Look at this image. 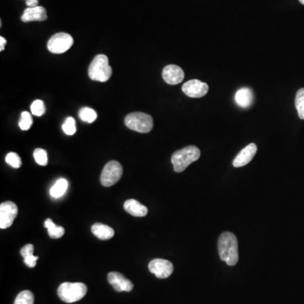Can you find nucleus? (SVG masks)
I'll return each instance as SVG.
<instances>
[{"label": "nucleus", "instance_id": "nucleus-28", "mask_svg": "<svg viewBox=\"0 0 304 304\" xmlns=\"http://www.w3.org/2000/svg\"><path fill=\"white\" fill-rule=\"evenodd\" d=\"M34 246L31 243L26 244V246H24L21 250V255L22 256L23 258H26L28 256H34Z\"/></svg>", "mask_w": 304, "mask_h": 304}, {"label": "nucleus", "instance_id": "nucleus-9", "mask_svg": "<svg viewBox=\"0 0 304 304\" xmlns=\"http://www.w3.org/2000/svg\"><path fill=\"white\" fill-rule=\"evenodd\" d=\"M149 270L158 278L166 279L173 274V265L170 261L163 259H155L149 263Z\"/></svg>", "mask_w": 304, "mask_h": 304}, {"label": "nucleus", "instance_id": "nucleus-17", "mask_svg": "<svg viewBox=\"0 0 304 304\" xmlns=\"http://www.w3.org/2000/svg\"><path fill=\"white\" fill-rule=\"evenodd\" d=\"M91 232L95 237L100 240L111 239L114 236V230L103 223H95L91 227Z\"/></svg>", "mask_w": 304, "mask_h": 304}, {"label": "nucleus", "instance_id": "nucleus-31", "mask_svg": "<svg viewBox=\"0 0 304 304\" xmlns=\"http://www.w3.org/2000/svg\"><path fill=\"white\" fill-rule=\"evenodd\" d=\"M299 2L304 6V0H299Z\"/></svg>", "mask_w": 304, "mask_h": 304}, {"label": "nucleus", "instance_id": "nucleus-30", "mask_svg": "<svg viewBox=\"0 0 304 304\" xmlns=\"http://www.w3.org/2000/svg\"><path fill=\"white\" fill-rule=\"evenodd\" d=\"M6 39L3 36H1L0 37V51L2 52L5 50V46H6Z\"/></svg>", "mask_w": 304, "mask_h": 304}, {"label": "nucleus", "instance_id": "nucleus-10", "mask_svg": "<svg viewBox=\"0 0 304 304\" xmlns=\"http://www.w3.org/2000/svg\"><path fill=\"white\" fill-rule=\"evenodd\" d=\"M182 90L189 97L199 98L207 95L209 90V85L200 80H191L182 86Z\"/></svg>", "mask_w": 304, "mask_h": 304}, {"label": "nucleus", "instance_id": "nucleus-8", "mask_svg": "<svg viewBox=\"0 0 304 304\" xmlns=\"http://www.w3.org/2000/svg\"><path fill=\"white\" fill-rule=\"evenodd\" d=\"M18 215V208L12 201H6L0 205V228L11 227Z\"/></svg>", "mask_w": 304, "mask_h": 304}, {"label": "nucleus", "instance_id": "nucleus-23", "mask_svg": "<svg viewBox=\"0 0 304 304\" xmlns=\"http://www.w3.org/2000/svg\"><path fill=\"white\" fill-rule=\"evenodd\" d=\"M33 120L31 114L28 112H23L21 114V119L19 121V126L22 130H28L32 125Z\"/></svg>", "mask_w": 304, "mask_h": 304}, {"label": "nucleus", "instance_id": "nucleus-6", "mask_svg": "<svg viewBox=\"0 0 304 304\" xmlns=\"http://www.w3.org/2000/svg\"><path fill=\"white\" fill-rule=\"evenodd\" d=\"M123 175V167L119 162L111 161L107 163L100 174V183L104 187H111L118 183Z\"/></svg>", "mask_w": 304, "mask_h": 304}, {"label": "nucleus", "instance_id": "nucleus-29", "mask_svg": "<svg viewBox=\"0 0 304 304\" xmlns=\"http://www.w3.org/2000/svg\"><path fill=\"white\" fill-rule=\"evenodd\" d=\"M26 6H28V8H33L38 6V0H28L26 1Z\"/></svg>", "mask_w": 304, "mask_h": 304}, {"label": "nucleus", "instance_id": "nucleus-19", "mask_svg": "<svg viewBox=\"0 0 304 304\" xmlns=\"http://www.w3.org/2000/svg\"><path fill=\"white\" fill-rule=\"evenodd\" d=\"M44 227H46L48 232L49 237L52 238H60L65 233V228L60 226H56L52 219H46L44 222Z\"/></svg>", "mask_w": 304, "mask_h": 304}, {"label": "nucleus", "instance_id": "nucleus-16", "mask_svg": "<svg viewBox=\"0 0 304 304\" xmlns=\"http://www.w3.org/2000/svg\"><path fill=\"white\" fill-rule=\"evenodd\" d=\"M235 102L242 109H247L254 102V94L249 88H241L235 95Z\"/></svg>", "mask_w": 304, "mask_h": 304}, {"label": "nucleus", "instance_id": "nucleus-5", "mask_svg": "<svg viewBox=\"0 0 304 304\" xmlns=\"http://www.w3.org/2000/svg\"><path fill=\"white\" fill-rule=\"evenodd\" d=\"M124 123L129 129L139 133H149L153 129V119L149 114L144 113H132L124 119Z\"/></svg>", "mask_w": 304, "mask_h": 304}, {"label": "nucleus", "instance_id": "nucleus-18", "mask_svg": "<svg viewBox=\"0 0 304 304\" xmlns=\"http://www.w3.org/2000/svg\"><path fill=\"white\" fill-rule=\"evenodd\" d=\"M68 187V181L65 178H60L50 189V195L52 196L53 198H60L66 193Z\"/></svg>", "mask_w": 304, "mask_h": 304}, {"label": "nucleus", "instance_id": "nucleus-32", "mask_svg": "<svg viewBox=\"0 0 304 304\" xmlns=\"http://www.w3.org/2000/svg\"><path fill=\"white\" fill-rule=\"evenodd\" d=\"M26 1H28V0H26Z\"/></svg>", "mask_w": 304, "mask_h": 304}, {"label": "nucleus", "instance_id": "nucleus-20", "mask_svg": "<svg viewBox=\"0 0 304 304\" xmlns=\"http://www.w3.org/2000/svg\"><path fill=\"white\" fill-rule=\"evenodd\" d=\"M79 117L82 121L91 124L93 122L95 121V119H97V114L94 109H90V108H83L80 110Z\"/></svg>", "mask_w": 304, "mask_h": 304}, {"label": "nucleus", "instance_id": "nucleus-3", "mask_svg": "<svg viewBox=\"0 0 304 304\" xmlns=\"http://www.w3.org/2000/svg\"><path fill=\"white\" fill-rule=\"evenodd\" d=\"M113 70L106 55H99L94 58L88 70L89 77L95 81L106 82L111 78Z\"/></svg>", "mask_w": 304, "mask_h": 304}, {"label": "nucleus", "instance_id": "nucleus-24", "mask_svg": "<svg viewBox=\"0 0 304 304\" xmlns=\"http://www.w3.org/2000/svg\"><path fill=\"white\" fill-rule=\"evenodd\" d=\"M33 157L35 158L36 163L39 164L40 166H46L47 163H48V159H47V154L45 149H41V148H37L35 149V151L33 153Z\"/></svg>", "mask_w": 304, "mask_h": 304}, {"label": "nucleus", "instance_id": "nucleus-27", "mask_svg": "<svg viewBox=\"0 0 304 304\" xmlns=\"http://www.w3.org/2000/svg\"><path fill=\"white\" fill-rule=\"evenodd\" d=\"M63 130L67 135H74L76 132L75 119H73L71 117L67 118L65 124H63Z\"/></svg>", "mask_w": 304, "mask_h": 304}, {"label": "nucleus", "instance_id": "nucleus-22", "mask_svg": "<svg viewBox=\"0 0 304 304\" xmlns=\"http://www.w3.org/2000/svg\"><path fill=\"white\" fill-rule=\"evenodd\" d=\"M14 304H34V295L31 291L26 290L21 291L16 296V301Z\"/></svg>", "mask_w": 304, "mask_h": 304}, {"label": "nucleus", "instance_id": "nucleus-1", "mask_svg": "<svg viewBox=\"0 0 304 304\" xmlns=\"http://www.w3.org/2000/svg\"><path fill=\"white\" fill-rule=\"evenodd\" d=\"M220 258L230 266H236L238 262V242L233 233L223 232L218 240Z\"/></svg>", "mask_w": 304, "mask_h": 304}, {"label": "nucleus", "instance_id": "nucleus-11", "mask_svg": "<svg viewBox=\"0 0 304 304\" xmlns=\"http://www.w3.org/2000/svg\"><path fill=\"white\" fill-rule=\"evenodd\" d=\"M108 280L114 290L119 292L130 291L134 288V285L131 281L119 272H110L108 275Z\"/></svg>", "mask_w": 304, "mask_h": 304}, {"label": "nucleus", "instance_id": "nucleus-13", "mask_svg": "<svg viewBox=\"0 0 304 304\" xmlns=\"http://www.w3.org/2000/svg\"><path fill=\"white\" fill-rule=\"evenodd\" d=\"M256 152H257V145L255 143H251L247 146L243 148L241 151L237 154L232 163V165L235 168H242L247 165L255 158Z\"/></svg>", "mask_w": 304, "mask_h": 304}, {"label": "nucleus", "instance_id": "nucleus-25", "mask_svg": "<svg viewBox=\"0 0 304 304\" xmlns=\"http://www.w3.org/2000/svg\"><path fill=\"white\" fill-rule=\"evenodd\" d=\"M31 114L35 116H41L45 114L46 109H45V104L41 100H34L31 106Z\"/></svg>", "mask_w": 304, "mask_h": 304}, {"label": "nucleus", "instance_id": "nucleus-26", "mask_svg": "<svg viewBox=\"0 0 304 304\" xmlns=\"http://www.w3.org/2000/svg\"><path fill=\"white\" fill-rule=\"evenodd\" d=\"M6 163L9 165L11 166L14 168H21L22 165V162L18 154H16L15 152H10L7 154L6 158Z\"/></svg>", "mask_w": 304, "mask_h": 304}, {"label": "nucleus", "instance_id": "nucleus-2", "mask_svg": "<svg viewBox=\"0 0 304 304\" xmlns=\"http://www.w3.org/2000/svg\"><path fill=\"white\" fill-rule=\"evenodd\" d=\"M200 158V150L198 147L189 145L177 150L172 157V163L176 173H182Z\"/></svg>", "mask_w": 304, "mask_h": 304}, {"label": "nucleus", "instance_id": "nucleus-15", "mask_svg": "<svg viewBox=\"0 0 304 304\" xmlns=\"http://www.w3.org/2000/svg\"><path fill=\"white\" fill-rule=\"evenodd\" d=\"M124 208L129 214L132 215L133 217H143L146 216L148 213V209L146 207L140 204L136 199H129L125 201Z\"/></svg>", "mask_w": 304, "mask_h": 304}, {"label": "nucleus", "instance_id": "nucleus-14", "mask_svg": "<svg viewBox=\"0 0 304 304\" xmlns=\"http://www.w3.org/2000/svg\"><path fill=\"white\" fill-rule=\"evenodd\" d=\"M47 19L46 9L42 6H36L33 8H27L24 11L21 16V21L23 22L31 21H44Z\"/></svg>", "mask_w": 304, "mask_h": 304}, {"label": "nucleus", "instance_id": "nucleus-21", "mask_svg": "<svg viewBox=\"0 0 304 304\" xmlns=\"http://www.w3.org/2000/svg\"><path fill=\"white\" fill-rule=\"evenodd\" d=\"M295 106H296L297 114L300 119L304 120V88H301L297 90L295 99Z\"/></svg>", "mask_w": 304, "mask_h": 304}, {"label": "nucleus", "instance_id": "nucleus-4", "mask_svg": "<svg viewBox=\"0 0 304 304\" xmlns=\"http://www.w3.org/2000/svg\"><path fill=\"white\" fill-rule=\"evenodd\" d=\"M87 292V286L81 282H65L58 289L60 299L67 303L80 301Z\"/></svg>", "mask_w": 304, "mask_h": 304}, {"label": "nucleus", "instance_id": "nucleus-7", "mask_svg": "<svg viewBox=\"0 0 304 304\" xmlns=\"http://www.w3.org/2000/svg\"><path fill=\"white\" fill-rule=\"evenodd\" d=\"M74 40L70 34L65 32H60L55 34L49 39L47 42V49L49 52L55 55H61L67 52L68 50L73 46Z\"/></svg>", "mask_w": 304, "mask_h": 304}, {"label": "nucleus", "instance_id": "nucleus-12", "mask_svg": "<svg viewBox=\"0 0 304 304\" xmlns=\"http://www.w3.org/2000/svg\"><path fill=\"white\" fill-rule=\"evenodd\" d=\"M163 78L169 85H178L184 79V72L178 65H168L163 69Z\"/></svg>", "mask_w": 304, "mask_h": 304}]
</instances>
